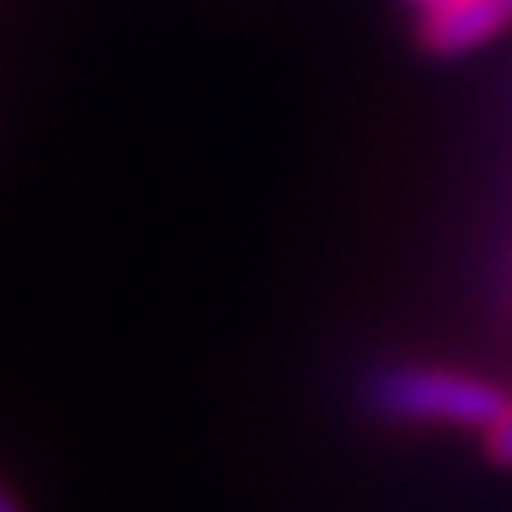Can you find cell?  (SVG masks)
Returning <instances> with one entry per match:
<instances>
[{
	"label": "cell",
	"mask_w": 512,
	"mask_h": 512,
	"mask_svg": "<svg viewBox=\"0 0 512 512\" xmlns=\"http://www.w3.org/2000/svg\"><path fill=\"white\" fill-rule=\"evenodd\" d=\"M369 400L378 414L405 423H445V427H490L504 414V391L486 378L459 369H427V364H396L373 373Z\"/></svg>",
	"instance_id": "1"
},
{
	"label": "cell",
	"mask_w": 512,
	"mask_h": 512,
	"mask_svg": "<svg viewBox=\"0 0 512 512\" xmlns=\"http://www.w3.org/2000/svg\"><path fill=\"white\" fill-rule=\"evenodd\" d=\"M512 27L504 0H450V5L418 14V45L432 59H463L481 45L499 41Z\"/></svg>",
	"instance_id": "2"
},
{
	"label": "cell",
	"mask_w": 512,
	"mask_h": 512,
	"mask_svg": "<svg viewBox=\"0 0 512 512\" xmlns=\"http://www.w3.org/2000/svg\"><path fill=\"white\" fill-rule=\"evenodd\" d=\"M486 450H490V459L495 463H508L512 468V400L504 405V414L486 427Z\"/></svg>",
	"instance_id": "3"
},
{
	"label": "cell",
	"mask_w": 512,
	"mask_h": 512,
	"mask_svg": "<svg viewBox=\"0 0 512 512\" xmlns=\"http://www.w3.org/2000/svg\"><path fill=\"white\" fill-rule=\"evenodd\" d=\"M0 512H27V504L18 499V490L9 481H0Z\"/></svg>",
	"instance_id": "4"
},
{
	"label": "cell",
	"mask_w": 512,
	"mask_h": 512,
	"mask_svg": "<svg viewBox=\"0 0 512 512\" xmlns=\"http://www.w3.org/2000/svg\"><path fill=\"white\" fill-rule=\"evenodd\" d=\"M409 9H418V14H432V9H441V5H450V0H405Z\"/></svg>",
	"instance_id": "5"
},
{
	"label": "cell",
	"mask_w": 512,
	"mask_h": 512,
	"mask_svg": "<svg viewBox=\"0 0 512 512\" xmlns=\"http://www.w3.org/2000/svg\"><path fill=\"white\" fill-rule=\"evenodd\" d=\"M504 5H508V14H512V0H504Z\"/></svg>",
	"instance_id": "6"
}]
</instances>
